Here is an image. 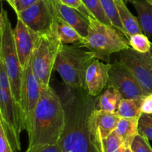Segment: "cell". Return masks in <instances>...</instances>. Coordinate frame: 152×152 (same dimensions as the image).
<instances>
[{"label": "cell", "mask_w": 152, "mask_h": 152, "mask_svg": "<svg viewBox=\"0 0 152 152\" xmlns=\"http://www.w3.org/2000/svg\"><path fill=\"white\" fill-rule=\"evenodd\" d=\"M42 87L32 70L31 59L23 68L20 91V109L23 129L30 132L36 107L39 100Z\"/></svg>", "instance_id": "obj_7"}, {"label": "cell", "mask_w": 152, "mask_h": 152, "mask_svg": "<svg viewBox=\"0 0 152 152\" xmlns=\"http://www.w3.org/2000/svg\"><path fill=\"white\" fill-rule=\"evenodd\" d=\"M13 37L19 62L24 68L31 59L39 34L33 31L20 19H17L16 27L13 28Z\"/></svg>", "instance_id": "obj_12"}, {"label": "cell", "mask_w": 152, "mask_h": 152, "mask_svg": "<svg viewBox=\"0 0 152 152\" xmlns=\"http://www.w3.org/2000/svg\"><path fill=\"white\" fill-rule=\"evenodd\" d=\"M25 152H62L58 144L55 145H37L28 148Z\"/></svg>", "instance_id": "obj_31"}, {"label": "cell", "mask_w": 152, "mask_h": 152, "mask_svg": "<svg viewBox=\"0 0 152 152\" xmlns=\"http://www.w3.org/2000/svg\"><path fill=\"white\" fill-rule=\"evenodd\" d=\"M0 152H15L9 142L0 119Z\"/></svg>", "instance_id": "obj_30"}, {"label": "cell", "mask_w": 152, "mask_h": 152, "mask_svg": "<svg viewBox=\"0 0 152 152\" xmlns=\"http://www.w3.org/2000/svg\"><path fill=\"white\" fill-rule=\"evenodd\" d=\"M0 119L13 151H20V135L24 130L20 106L11 94L1 88H0Z\"/></svg>", "instance_id": "obj_8"}, {"label": "cell", "mask_w": 152, "mask_h": 152, "mask_svg": "<svg viewBox=\"0 0 152 152\" xmlns=\"http://www.w3.org/2000/svg\"><path fill=\"white\" fill-rule=\"evenodd\" d=\"M94 59V53L81 44H62L53 70L59 73L66 86L86 88V70Z\"/></svg>", "instance_id": "obj_3"}, {"label": "cell", "mask_w": 152, "mask_h": 152, "mask_svg": "<svg viewBox=\"0 0 152 152\" xmlns=\"http://www.w3.org/2000/svg\"><path fill=\"white\" fill-rule=\"evenodd\" d=\"M129 42L130 47L140 53H148L151 49V42L148 37L142 33L132 35L129 39Z\"/></svg>", "instance_id": "obj_24"}, {"label": "cell", "mask_w": 152, "mask_h": 152, "mask_svg": "<svg viewBox=\"0 0 152 152\" xmlns=\"http://www.w3.org/2000/svg\"><path fill=\"white\" fill-rule=\"evenodd\" d=\"M145 1H148V3H150V4H152V0H145Z\"/></svg>", "instance_id": "obj_38"}, {"label": "cell", "mask_w": 152, "mask_h": 152, "mask_svg": "<svg viewBox=\"0 0 152 152\" xmlns=\"http://www.w3.org/2000/svg\"><path fill=\"white\" fill-rule=\"evenodd\" d=\"M107 86L115 88L123 99H139L147 95L133 74L119 61L111 63Z\"/></svg>", "instance_id": "obj_10"}, {"label": "cell", "mask_w": 152, "mask_h": 152, "mask_svg": "<svg viewBox=\"0 0 152 152\" xmlns=\"http://www.w3.org/2000/svg\"><path fill=\"white\" fill-rule=\"evenodd\" d=\"M52 31L62 44H80L84 37L71 25L65 22L55 14Z\"/></svg>", "instance_id": "obj_16"}, {"label": "cell", "mask_w": 152, "mask_h": 152, "mask_svg": "<svg viewBox=\"0 0 152 152\" xmlns=\"http://www.w3.org/2000/svg\"><path fill=\"white\" fill-rule=\"evenodd\" d=\"M5 1H7V2L10 4L12 8H14V0H5Z\"/></svg>", "instance_id": "obj_34"}, {"label": "cell", "mask_w": 152, "mask_h": 152, "mask_svg": "<svg viewBox=\"0 0 152 152\" xmlns=\"http://www.w3.org/2000/svg\"><path fill=\"white\" fill-rule=\"evenodd\" d=\"M146 116L148 117V118L149 119L150 121L152 123V114H146Z\"/></svg>", "instance_id": "obj_37"}, {"label": "cell", "mask_w": 152, "mask_h": 152, "mask_svg": "<svg viewBox=\"0 0 152 152\" xmlns=\"http://www.w3.org/2000/svg\"><path fill=\"white\" fill-rule=\"evenodd\" d=\"M143 98L122 99L118 105L117 114L123 118H135L142 115L141 105Z\"/></svg>", "instance_id": "obj_21"}, {"label": "cell", "mask_w": 152, "mask_h": 152, "mask_svg": "<svg viewBox=\"0 0 152 152\" xmlns=\"http://www.w3.org/2000/svg\"><path fill=\"white\" fill-rule=\"evenodd\" d=\"M0 56L8 74L12 96L19 105L23 68L16 51L13 28L7 12L2 5L0 9Z\"/></svg>", "instance_id": "obj_5"}, {"label": "cell", "mask_w": 152, "mask_h": 152, "mask_svg": "<svg viewBox=\"0 0 152 152\" xmlns=\"http://www.w3.org/2000/svg\"><path fill=\"white\" fill-rule=\"evenodd\" d=\"M61 45L53 31L39 34L31 56V65L33 72L42 88L50 86V77Z\"/></svg>", "instance_id": "obj_6"}, {"label": "cell", "mask_w": 152, "mask_h": 152, "mask_svg": "<svg viewBox=\"0 0 152 152\" xmlns=\"http://www.w3.org/2000/svg\"><path fill=\"white\" fill-rule=\"evenodd\" d=\"M0 20H1V19H0Z\"/></svg>", "instance_id": "obj_40"}, {"label": "cell", "mask_w": 152, "mask_h": 152, "mask_svg": "<svg viewBox=\"0 0 152 152\" xmlns=\"http://www.w3.org/2000/svg\"><path fill=\"white\" fill-rule=\"evenodd\" d=\"M130 3L137 13V19L142 33L152 37V4L145 0H131Z\"/></svg>", "instance_id": "obj_19"}, {"label": "cell", "mask_w": 152, "mask_h": 152, "mask_svg": "<svg viewBox=\"0 0 152 152\" xmlns=\"http://www.w3.org/2000/svg\"><path fill=\"white\" fill-rule=\"evenodd\" d=\"M139 133L149 140H152V123L145 114H142L140 117Z\"/></svg>", "instance_id": "obj_27"}, {"label": "cell", "mask_w": 152, "mask_h": 152, "mask_svg": "<svg viewBox=\"0 0 152 152\" xmlns=\"http://www.w3.org/2000/svg\"><path fill=\"white\" fill-rule=\"evenodd\" d=\"M118 53L119 62L133 74L147 95L152 94V60L149 53H140L131 47Z\"/></svg>", "instance_id": "obj_9"}, {"label": "cell", "mask_w": 152, "mask_h": 152, "mask_svg": "<svg viewBox=\"0 0 152 152\" xmlns=\"http://www.w3.org/2000/svg\"><path fill=\"white\" fill-rule=\"evenodd\" d=\"M99 96H91L85 88H65L61 98L65 126L57 143L62 152H104L102 139L92 120Z\"/></svg>", "instance_id": "obj_1"}, {"label": "cell", "mask_w": 152, "mask_h": 152, "mask_svg": "<svg viewBox=\"0 0 152 152\" xmlns=\"http://www.w3.org/2000/svg\"><path fill=\"white\" fill-rule=\"evenodd\" d=\"M114 1L115 2L120 20L126 31L128 40L133 34H142V31L138 22L137 18L134 16L132 12L129 10L126 5V1L124 0H114Z\"/></svg>", "instance_id": "obj_17"}, {"label": "cell", "mask_w": 152, "mask_h": 152, "mask_svg": "<svg viewBox=\"0 0 152 152\" xmlns=\"http://www.w3.org/2000/svg\"><path fill=\"white\" fill-rule=\"evenodd\" d=\"M0 88L11 94L10 80L3 61L0 56Z\"/></svg>", "instance_id": "obj_29"}, {"label": "cell", "mask_w": 152, "mask_h": 152, "mask_svg": "<svg viewBox=\"0 0 152 152\" xmlns=\"http://www.w3.org/2000/svg\"><path fill=\"white\" fill-rule=\"evenodd\" d=\"M62 3H63L65 5L71 7L72 8L76 9V10H79L81 13H83L85 16V17L88 19L89 17L92 16L91 13H89L88 10L85 6L84 3H83V0H59Z\"/></svg>", "instance_id": "obj_28"}, {"label": "cell", "mask_w": 152, "mask_h": 152, "mask_svg": "<svg viewBox=\"0 0 152 152\" xmlns=\"http://www.w3.org/2000/svg\"><path fill=\"white\" fill-rule=\"evenodd\" d=\"M141 111L142 114H152V94L144 96L141 105Z\"/></svg>", "instance_id": "obj_33"}, {"label": "cell", "mask_w": 152, "mask_h": 152, "mask_svg": "<svg viewBox=\"0 0 152 152\" xmlns=\"http://www.w3.org/2000/svg\"><path fill=\"white\" fill-rule=\"evenodd\" d=\"M122 152H134V151H132V149L131 147H126V148L123 149V151Z\"/></svg>", "instance_id": "obj_35"}, {"label": "cell", "mask_w": 152, "mask_h": 152, "mask_svg": "<svg viewBox=\"0 0 152 152\" xmlns=\"http://www.w3.org/2000/svg\"><path fill=\"white\" fill-rule=\"evenodd\" d=\"M148 53H149L150 56H151V60H152V42H151V49H150V50H149V52H148Z\"/></svg>", "instance_id": "obj_36"}, {"label": "cell", "mask_w": 152, "mask_h": 152, "mask_svg": "<svg viewBox=\"0 0 152 152\" xmlns=\"http://www.w3.org/2000/svg\"><path fill=\"white\" fill-rule=\"evenodd\" d=\"M85 6L94 18L108 25H111L101 4L100 0H83Z\"/></svg>", "instance_id": "obj_23"}, {"label": "cell", "mask_w": 152, "mask_h": 152, "mask_svg": "<svg viewBox=\"0 0 152 152\" xmlns=\"http://www.w3.org/2000/svg\"><path fill=\"white\" fill-rule=\"evenodd\" d=\"M120 118L117 113L107 112L96 108L92 112V120L102 139L107 137L115 130Z\"/></svg>", "instance_id": "obj_15"}, {"label": "cell", "mask_w": 152, "mask_h": 152, "mask_svg": "<svg viewBox=\"0 0 152 152\" xmlns=\"http://www.w3.org/2000/svg\"><path fill=\"white\" fill-rule=\"evenodd\" d=\"M140 117L123 118L120 117L115 129V132L122 140L126 147H131L134 139L139 134Z\"/></svg>", "instance_id": "obj_18"}, {"label": "cell", "mask_w": 152, "mask_h": 152, "mask_svg": "<svg viewBox=\"0 0 152 152\" xmlns=\"http://www.w3.org/2000/svg\"><path fill=\"white\" fill-rule=\"evenodd\" d=\"M16 16L33 31L43 34L52 31L55 13L50 0H39Z\"/></svg>", "instance_id": "obj_11"}, {"label": "cell", "mask_w": 152, "mask_h": 152, "mask_svg": "<svg viewBox=\"0 0 152 152\" xmlns=\"http://www.w3.org/2000/svg\"><path fill=\"white\" fill-rule=\"evenodd\" d=\"M100 2L104 12L109 19L112 26L118 30L127 38L126 31H125L121 20H120V16L117 12V7H116L114 0H100Z\"/></svg>", "instance_id": "obj_22"}, {"label": "cell", "mask_w": 152, "mask_h": 152, "mask_svg": "<svg viewBox=\"0 0 152 152\" xmlns=\"http://www.w3.org/2000/svg\"><path fill=\"white\" fill-rule=\"evenodd\" d=\"M134 152H152V148L149 143V140L140 134L137 135L131 145Z\"/></svg>", "instance_id": "obj_26"}, {"label": "cell", "mask_w": 152, "mask_h": 152, "mask_svg": "<svg viewBox=\"0 0 152 152\" xmlns=\"http://www.w3.org/2000/svg\"><path fill=\"white\" fill-rule=\"evenodd\" d=\"M102 140L104 152H122L126 148L115 131L111 132L107 137L103 138Z\"/></svg>", "instance_id": "obj_25"}, {"label": "cell", "mask_w": 152, "mask_h": 152, "mask_svg": "<svg viewBox=\"0 0 152 152\" xmlns=\"http://www.w3.org/2000/svg\"><path fill=\"white\" fill-rule=\"evenodd\" d=\"M111 63H105L99 59H94L86 70L85 83L89 95L97 96L107 86L109 80Z\"/></svg>", "instance_id": "obj_13"}, {"label": "cell", "mask_w": 152, "mask_h": 152, "mask_svg": "<svg viewBox=\"0 0 152 152\" xmlns=\"http://www.w3.org/2000/svg\"><path fill=\"white\" fill-rule=\"evenodd\" d=\"M54 13L60 19L75 28L83 37L88 35L89 23L79 10L65 5L59 0H50Z\"/></svg>", "instance_id": "obj_14"}, {"label": "cell", "mask_w": 152, "mask_h": 152, "mask_svg": "<svg viewBox=\"0 0 152 152\" xmlns=\"http://www.w3.org/2000/svg\"><path fill=\"white\" fill-rule=\"evenodd\" d=\"M124 1H126V2H130L131 0H124Z\"/></svg>", "instance_id": "obj_39"}, {"label": "cell", "mask_w": 152, "mask_h": 152, "mask_svg": "<svg viewBox=\"0 0 152 152\" xmlns=\"http://www.w3.org/2000/svg\"><path fill=\"white\" fill-rule=\"evenodd\" d=\"M88 22V33L80 44L93 52L96 59L108 62L111 54L130 48L127 38L114 27L93 16L89 17Z\"/></svg>", "instance_id": "obj_4"}, {"label": "cell", "mask_w": 152, "mask_h": 152, "mask_svg": "<svg viewBox=\"0 0 152 152\" xmlns=\"http://www.w3.org/2000/svg\"><path fill=\"white\" fill-rule=\"evenodd\" d=\"M102 94L99 96L96 109L102 110L111 113H117L118 105L123 98L120 94L115 88L107 86Z\"/></svg>", "instance_id": "obj_20"}, {"label": "cell", "mask_w": 152, "mask_h": 152, "mask_svg": "<svg viewBox=\"0 0 152 152\" xmlns=\"http://www.w3.org/2000/svg\"><path fill=\"white\" fill-rule=\"evenodd\" d=\"M64 126L65 111L61 98L50 86L42 88L32 126L28 133V148L57 144Z\"/></svg>", "instance_id": "obj_2"}, {"label": "cell", "mask_w": 152, "mask_h": 152, "mask_svg": "<svg viewBox=\"0 0 152 152\" xmlns=\"http://www.w3.org/2000/svg\"><path fill=\"white\" fill-rule=\"evenodd\" d=\"M39 0H14L13 10L16 14V13L27 9L28 7H31V5L35 4Z\"/></svg>", "instance_id": "obj_32"}]
</instances>
